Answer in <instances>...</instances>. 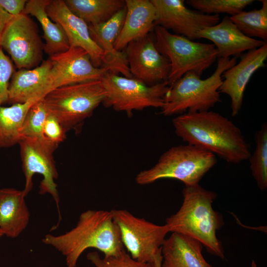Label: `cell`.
<instances>
[{
	"mask_svg": "<svg viewBox=\"0 0 267 267\" xmlns=\"http://www.w3.org/2000/svg\"><path fill=\"white\" fill-rule=\"evenodd\" d=\"M256 147L249 158L250 168L259 188H267V125L264 123L255 135Z\"/></svg>",
	"mask_w": 267,
	"mask_h": 267,
	"instance_id": "cell-27",
	"label": "cell"
},
{
	"mask_svg": "<svg viewBox=\"0 0 267 267\" xmlns=\"http://www.w3.org/2000/svg\"><path fill=\"white\" fill-rule=\"evenodd\" d=\"M197 37L213 43L217 50L218 58H236L243 52L259 48L267 43L246 36L228 16H224L218 24L200 30Z\"/></svg>",
	"mask_w": 267,
	"mask_h": 267,
	"instance_id": "cell-19",
	"label": "cell"
},
{
	"mask_svg": "<svg viewBox=\"0 0 267 267\" xmlns=\"http://www.w3.org/2000/svg\"><path fill=\"white\" fill-rule=\"evenodd\" d=\"M217 162L215 155L198 147L188 144L176 146L164 153L154 166L139 172L135 180L138 184L146 185L172 178L185 186L193 185L199 184Z\"/></svg>",
	"mask_w": 267,
	"mask_h": 267,
	"instance_id": "cell-5",
	"label": "cell"
},
{
	"mask_svg": "<svg viewBox=\"0 0 267 267\" xmlns=\"http://www.w3.org/2000/svg\"><path fill=\"white\" fill-rule=\"evenodd\" d=\"M101 81L106 91L103 105L125 112L129 116L134 110L161 108L170 88L167 81L149 86L134 78L120 76L109 71Z\"/></svg>",
	"mask_w": 267,
	"mask_h": 267,
	"instance_id": "cell-8",
	"label": "cell"
},
{
	"mask_svg": "<svg viewBox=\"0 0 267 267\" xmlns=\"http://www.w3.org/2000/svg\"><path fill=\"white\" fill-rule=\"evenodd\" d=\"M42 242L65 257L67 267H76L81 255L89 248L99 250L105 257L117 256L125 251L111 211L88 210L70 230L57 236L46 234Z\"/></svg>",
	"mask_w": 267,
	"mask_h": 267,
	"instance_id": "cell-2",
	"label": "cell"
},
{
	"mask_svg": "<svg viewBox=\"0 0 267 267\" xmlns=\"http://www.w3.org/2000/svg\"><path fill=\"white\" fill-rule=\"evenodd\" d=\"M43 134L47 140L57 146L66 137V131L57 119L49 113L44 125Z\"/></svg>",
	"mask_w": 267,
	"mask_h": 267,
	"instance_id": "cell-32",
	"label": "cell"
},
{
	"mask_svg": "<svg viewBox=\"0 0 267 267\" xmlns=\"http://www.w3.org/2000/svg\"><path fill=\"white\" fill-rule=\"evenodd\" d=\"M253 0H188L186 3L195 10L209 15L225 13L231 16L238 14Z\"/></svg>",
	"mask_w": 267,
	"mask_h": 267,
	"instance_id": "cell-28",
	"label": "cell"
},
{
	"mask_svg": "<svg viewBox=\"0 0 267 267\" xmlns=\"http://www.w3.org/2000/svg\"><path fill=\"white\" fill-rule=\"evenodd\" d=\"M23 172L25 178V187L23 190L26 196L33 186V177L36 174L43 176L40 182L39 193L49 194L54 199L59 215L57 225L52 228L56 229L61 220L59 210L60 198L57 184L55 180L58 178V172L53 157V152L57 146L46 139H38L22 138L18 143Z\"/></svg>",
	"mask_w": 267,
	"mask_h": 267,
	"instance_id": "cell-10",
	"label": "cell"
},
{
	"mask_svg": "<svg viewBox=\"0 0 267 267\" xmlns=\"http://www.w3.org/2000/svg\"><path fill=\"white\" fill-rule=\"evenodd\" d=\"M183 202L179 210L165 222L169 232H175L199 241L207 252L225 259L222 242L217 232L224 224L222 215L212 206L217 194L199 184L185 186Z\"/></svg>",
	"mask_w": 267,
	"mask_h": 267,
	"instance_id": "cell-3",
	"label": "cell"
},
{
	"mask_svg": "<svg viewBox=\"0 0 267 267\" xmlns=\"http://www.w3.org/2000/svg\"><path fill=\"white\" fill-rule=\"evenodd\" d=\"M52 63L51 78L53 89L62 86L101 80L108 71L96 67L83 49L70 47L65 51L49 56Z\"/></svg>",
	"mask_w": 267,
	"mask_h": 267,
	"instance_id": "cell-13",
	"label": "cell"
},
{
	"mask_svg": "<svg viewBox=\"0 0 267 267\" xmlns=\"http://www.w3.org/2000/svg\"><path fill=\"white\" fill-rule=\"evenodd\" d=\"M156 16L155 26L158 25L176 35L190 40L197 39L201 30L218 24L219 15H209L187 7L183 0H151Z\"/></svg>",
	"mask_w": 267,
	"mask_h": 267,
	"instance_id": "cell-12",
	"label": "cell"
},
{
	"mask_svg": "<svg viewBox=\"0 0 267 267\" xmlns=\"http://www.w3.org/2000/svg\"><path fill=\"white\" fill-rule=\"evenodd\" d=\"M125 6L106 21L88 25L90 35L103 51L102 67L109 72L132 78L125 51H118L114 44L125 18Z\"/></svg>",
	"mask_w": 267,
	"mask_h": 267,
	"instance_id": "cell-18",
	"label": "cell"
},
{
	"mask_svg": "<svg viewBox=\"0 0 267 267\" xmlns=\"http://www.w3.org/2000/svg\"><path fill=\"white\" fill-rule=\"evenodd\" d=\"M176 134L187 144L207 150L228 163L248 160L251 153L240 129L218 112L185 113L173 119Z\"/></svg>",
	"mask_w": 267,
	"mask_h": 267,
	"instance_id": "cell-1",
	"label": "cell"
},
{
	"mask_svg": "<svg viewBox=\"0 0 267 267\" xmlns=\"http://www.w3.org/2000/svg\"><path fill=\"white\" fill-rule=\"evenodd\" d=\"M262 7L251 11H242L229 18L246 36L267 40V0H260Z\"/></svg>",
	"mask_w": 267,
	"mask_h": 267,
	"instance_id": "cell-26",
	"label": "cell"
},
{
	"mask_svg": "<svg viewBox=\"0 0 267 267\" xmlns=\"http://www.w3.org/2000/svg\"><path fill=\"white\" fill-rule=\"evenodd\" d=\"M27 0H0V8L14 16L23 13Z\"/></svg>",
	"mask_w": 267,
	"mask_h": 267,
	"instance_id": "cell-33",
	"label": "cell"
},
{
	"mask_svg": "<svg viewBox=\"0 0 267 267\" xmlns=\"http://www.w3.org/2000/svg\"><path fill=\"white\" fill-rule=\"evenodd\" d=\"M43 99L37 101L28 111L20 132L21 139H45L43 134V129L48 112Z\"/></svg>",
	"mask_w": 267,
	"mask_h": 267,
	"instance_id": "cell-29",
	"label": "cell"
},
{
	"mask_svg": "<svg viewBox=\"0 0 267 267\" xmlns=\"http://www.w3.org/2000/svg\"><path fill=\"white\" fill-rule=\"evenodd\" d=\"M46 12L51 20L61 26L70 47L83 49L89 54L95 67H102L104 56L102 49L91 38L88 25L68 9L64 0H50Z\"/></svg>",
	"mask_w": 267,
	"mask_h": 267,
	"instance_id": "cell-16",
	"label": "cell"
},
{
	"mask_svg": "<svg viewBox=\"0 0 267 267\" xmlns=\"http://www.w3.org/2000/svg\"><path fill=\"white\" fill-rule=\"evenodd\" d=\"M23 190L0 188V230L3 235L14 238L27 227L30 214Z\"/></svg>",
	"mask_w": 267,
	"mask_h": 267,
	"instance_id": "cell-22",
	"label": "cell"
},
{
	"mask_svg": "<svg viewBox=\"0 0 267 267\" xmlns=\"http://www.w3.org/2000/svg\"><path fill=\"white\" fill-rule=\"evenodd\" d=\"M153 29L157 49L170 62L169 86L189 72L201 76L218 59L217 50L213 44L194 42L158 25Z\"/></svg>",
	"mask_w": 267,
	"mask_h": 267,
	"instance_id": "cell-6",
	"label": "cell"
},
{
	"mask_svg": "<svg viewBox=\"0 0 267 267\" xmlns=\"http://www.w3.org/2000/svg\"><path fill=\"white\" fill-rule=\"evenodd\" d=\"M87 258L94 267H152L151 263L139 262L133 259L126 250L117 256L103 257L94 251L88 253Z\"/></svg>",
	"mask_w": 267,
	"mask_h": 267,
	"instance_id": "cell-30",
	"label": "cell"
},
{
	"mask_svg": "<svg viewBox=\"0 0 267 267\" xmlns=\"http://www.w3.org/2000/svg\"><path fill=\"white\" fill-rule=\"evenodd\" d=\"M124 21L114 44L122 51L131 42L143 38L154 28L156 9L151 0H126Z\"/></svg>",
	"mask_w": 267,
	"mask_h": 267,
	"instance_id": "cell-20",
	"label": "cell"
},
{
	"mask_svg": "<svg viewBox=\"0 0 267 267\" xmlns=\"http://www.w3.org/2000/svg\"><path fill=\"white\" fill-rule=\"evenodd\" d=\"M0 46L18 69H30L40 63L44 44L35 22L23 13L13 16L4 28Z\"/></svg>",
	"mask_w": 267,
	"mask_h": 267,
	"instance_id": "cell-11",
	"label": "cell"
},
{
	"mask_svg": "<svg viewBox=\"0 0 267 267\" xmlns=\"http://www.w3.org/2000/svg\"><path fill=\"white\" fill-rule=\"evenodd\" d=\"M106 91L101 80L56 88L43 99L50 114L66 132L89 117L102 103Z\"/></svg>",
	"mask_w": 267,
	"mask_h": 267,
	"instance_id": "cell-7",
	"label": "cell"
},
{
	"mask_svg": "<svg viewBox=\"0 0 267 267\" xmlns=\"http://www.w3.org/2000/svg\"><path fill=\"white\" fill-rule=\"evenodd\" d=\"M111 211L127 253L138 262L151 263L169 232L167 226L137 217L126 210Z\"/></svg>",
	"mask_w": 267,
	"mask_h": 267,
	"instance_id": "cell-9",
	"label": "cell"
},
{
	"mask_svg": "<svg viewBox=\"0 0 267 267\" xmlns=\"http://www.w3.org/2000/svg\"><path fill=\"white\" fill-rule=\"evenodd\" d=\"M68 9L88 25L104 22L125 6L122 0H64Z\"/></svg>",
	"mask_w": 267,
	"mask_h": 267,
	"instance_id": "cell-24",
	"label": "cell"
},
{
	"mask_svg": "<svg viewBox=\"0 0 267 267\" xmlns=\"http://www.w3.org/2000/svg\"><path fill=\"white\" fill-rule=\"evenodd\" d=\"M51 68L52 63L48 58L34 68L15 71L9 85L7 102L24 103L44 98L53 89Z\"/></svg>",
	"mask_w": 267,
	"mask_h": 267,
	"instance_id": "cell-17",
	"label": "cell"
},
{
	"mask_svg": "<svg viewBox=\"0 0 267 267\" xmlns=\"http://www.w3.org/2000/svg\"><path fill=\"white\" fill-rule=\"evenodd\" d=\"M236 57L220 58L213 73L206 79L193 72L185 74L170 86L161 114L165 116L208 111L221 102L219 88L222 75L236 64Z\"/></svg>",
	"mask_w": 267,
	"mask_h": 267,
	"instance_id": "cell-4",
	"label": "cell"
},
{
	"mask_svg": "<svg viewBox=\"0 0 267 267\" xmlns=\"http://www.w3.org/2000/svg\"><path fill=\"white\" fill-rule=\"evenodd\" d=\"M162 260L161 248L154 256L153 260L151 263L152 267H161Z\"/></svg>",
	"mask_w": 267,
	"mask_h": 267,
	"instance_id": "cell-35",
	"label": "cell"
},
{
	"mask_svg": "<svg viewBox=\"0 0 267 267\" xmlns=\"http://www.w3.org/2000/svg\"><path fill=\"white\" fill-rule=\"evenodd\" d=\"M2 236H3V234H2V232H1V231L0 230V238Z\"/></svg>",
	"mask_w": 267,
	"mask_h": 267,
	"instance_id": "cell-37",
	"label": "cell"
},
{
	"mask_svg": "<svg viewBox=\"0 0 267 267\" xmlns=\"http://www.w3.org/2000/svg\"><path fill=\"white\" fill-rule=\"evenodd\" d=\"M267 59V43L242 54L239 62L223 73L219 91L230 98L232 116L238 114L248 82L256 71L265 66Z\"/></svg>",
	"mask_w": 267,
	"mask_h": 267,
	"instance_id": "cell-15",
	"label": "cell"
},
{
	"mask_svg": "<svg viewBox=\"0 0 267 267\" xmlns=\"http://www.w3.org/2000/svg\"><path fill=\"white\" fill-rule=\"evenodd\" d=\"M14 72L12 61L0 46V105L8 101L10 80Z\"/></svg>",
	"mask_w": 267,
	"mask_h": 267,
	"instance_id": "cell-31",
	"label": "cell"
},
{
	"mask_svg": "<svg viewBox=\"0 0 267 267\" xmlns=\"http://www.w3.org/2000/svg\"><path fill=\"white\" fill-rule=\"evenodd\" d=\"M13 17L0 8V40L4 28Z\"/></svg>",
	"mask_w": 267,
	"mask_h": 267,
	"instance_id": "cell-34",
	"label": "cell"
},
{
	"mask_svg": "<svg viewBox=\"0 0 267 267\" xmlns=\"http://www.w3.org/2000/svg\"><path fill=\"white\" fill-rule=\"evenodd\" d=\"M38 100H31L8 107L0 105V147H10L19 143L25 117L31 106Z\"/></svg>",
	"mask_w": 267,
	"mask_h": 267,
	"instance_id": "cell-25",
	"label": "cell"
},
{
	"mask_svg": "<svg viewBox=\"0 0 267 267\" xmlns=\"http://www.w3.org/2000/svg\"><path fill=\"white\" fill-rule=\"evenodd\" d=\"M50 0H27L23 13L35 17L40 23L45 40L44 51L49 56L66 51L70 45L61 26L51 20L46 12Z\"/></svg>",
	"mask_w": 267,
	"mask_h": 267,
	"instance_id": "cell-23",
	"label": "cell"
},
{
	"mask_svg": "<svg viewBox=\"0 0 267 267\" xmlns=\"http://www.w3.org/2000/svg\"><path fill=\"white\" fill-rule=\"evenodd\" d=\"M251 267H258L255 261L254 260L252 261Z\"/></svg>",
	"mask_w": 267,
	"mask_h": 267,
	"instance_id": "cell-36",
	"label": "cell"
},
{
	"mask_svg": "<svg viewBox=\"0 0 267 267\" xmlns=\"http://www.w3.org/2000/svg\"><path fill=\"white\" fill-rule=\"evenodd\" d=\"M203 247L196 239L172 232L161 247V267H214L204 259Z\"/></svg>",
	"mask_w": 267,
	"mask_h": 267,
	"instance_id": "cell-21",
	"label": "cell"
},
{
	"mask_svg": "<svg viewBox=\"0 0 267 267\" xmlns=\"http://www.w3.org/2000/svg\"><path fill=\"white\" fill-rule=\"evenodd\" d=\"M125 48L132 77L152 85L167 81L171 68L169 60L158 51L149 36L131 42Z\"/></svg>",
	"mask_w": 267,
	"mask_h": 267,
	"instance_id": "cell-14",
	"label": "cell"
}]
</instances>
